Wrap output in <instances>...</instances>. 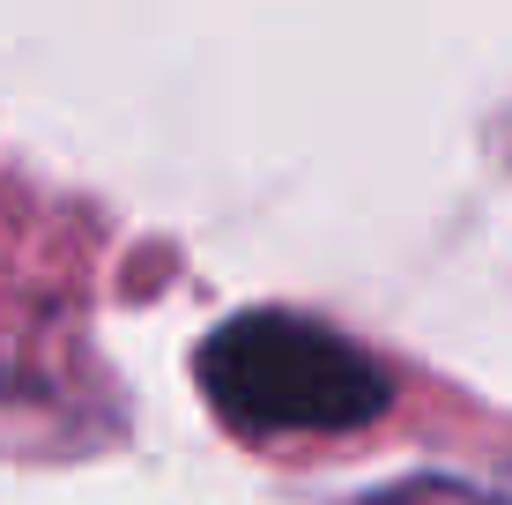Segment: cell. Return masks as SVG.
<instances>
[{
    "label": "cell",
    "instance_id": "obj_1",
    "mask_svg": "<svg viewBox=\"0 0 512 505\" xmlns=\"http://www.w3.org/2000/svg\"><path fill=\"white\" fill-rule=\"evenodd\" d=\"M201 387L238 431L342 439L379 424L394 387L357 342L305 312H238L201 342Z\"/></svg>",
    "mask_w": 512,
    "mask_h": 505
}]
</instances>
